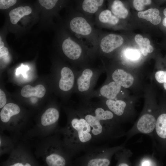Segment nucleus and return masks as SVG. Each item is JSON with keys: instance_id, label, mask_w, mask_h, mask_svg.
I'll list each match as a JSON object with an SVG mask.
<instances>
[{"instance_id": "obj_27", "label": "nucleus", "mask_w": 166, "mask_h": 166, "mask_svg": "<svg viewBox=\"0 0 166 166\" xmlns=\"http://www.w3.org/2000/svg\"><path fill=\"white\" fill-rule=\"evenodd\" d=\"M152 0H133V6L136 10L138 11L143 10L145 6L150 5Z\"/></svg>"}, {"instance_id": "obj_15", "label": "nucleus", "mask_w": 166, "mask_h": 166, "mask_svg": "<svg viewBox=\"0 0 166 166\" xmlns=\"http://www.w3.org/2000/svg\"><path fill=\"white\" fill-rule=\"evenodd\" d=\"M20 111V108L17 104L12 103L6 104L0 113L1 121L4 124H9Z\"/></svg>"}, {"instance_id": "obj_26", "label": "nucleus", "mask_w": 166, "mask_h": 166, "mask_svg": "<svg viewBox=\"0 0 166 166\" xmlns=\"http://www.w3.org/2000/svg\"><path fill=\"white\" fill-rule=\"evenodd\" d=\"M139 46L141 53L144 56H147L148 53H152L153 50V47L150 45V42L147 38H143L136 42Z\"/></svg>"}, {"instance_id": "obj_18", "label": "nucleus", "mask_w": 166, "mask_h": 166, "mask_svg": "<svg viewBox=\"0 0 166 166\" xmlns=\"http://www.w3.org/2000/svg\"><path fill=\"white\" fill-rule=\"evenodd\" d=\"M45 92V89L42 85H38L35 87L27 85L22 89L21 94L23 97L25 98L36 97L41 98L44 96Z\"/></svg>"}, {"instance_id": "obj_31", "label": "nucleus", "mask_w": 166, "mask_h": 166, "mask_svg": "<svg viewBox=\"0 0 166 166\" xmlns=\"http://www.w3.org/2000/svg\"><path fill=\"white\" fill-rule=\"evenodd\" d=\"M162 23L164 26L166 27V17L163 20Z\"/></svg>"}, {"instance_id": "obj_4", "label": "nucleus", "mask_w": 166, "mask_h": 166, "mask_svg": "<svg viewBox=\"0 0 166 166\" xmlns=\"http://www.w3.org/2000/svg\"><path fill=\"white\" fill-rule=\"evenodd\" d=\"M62 25L78 38L80 37L85 39L96 54L101 33L95 28L91 19L79 11H72Z\"/></svg>"}, {"instance_id": "obj_1", "label": "nucleus", "mask_w": 166, "mask_h": 166, "mask_svg": "<svg viewBox=\"0 0 166 166\" xmlns=\"http://www.w3.org/2000/svg\"><path fill=\"white\" fill-rule=\"evenodd\" d=\"M84 101L77 111L89 124L93 136H104L106 138H118L125 136V132L119 127L121 121L103 103H93L84 97Z\"/></svg>"}, {"instance_id": "obj_9", "label": "nucleus", "mask_w": 166, "mask_h": 166, "mask_svg": "<svg viewBox=\"0 0 166 166\" xmlns=\"http://www.w3.org/2000/svg\"><path fill=\"white\" fill-rule=\"evenodd\" d=\"M124 41L121 35L110 34L100 35L96 50L97 55L101 56L111 53L120 47Z\"/></svg>"}, {"instance_id": "obj_22", "label": "nucleus", "mask_w": 166, "mask_h": 166, "mask_svg": "<svg viewBox=\"0 0 166 166\" xmlns=\"http://www.w3.org/2000/svg\"><path fill=\"white\" fill-rule=\"evenodd\" d=\"M110 10L113 14L120 19L126 18L128 13V10L120 0L113 1L110 5Z\"/></svg>"}, {"instance_id": "obj_30", "label": "nucleus", "mask_w": 166, "mask_h": 166, "mask_svg": "<svg viewBox=\"0 0 166 166\" xmlns=\"http://www.w3.org/2000/svg\"><path fill=\"white\" fill-rule=\"evenodd\" d=\"M6 95L4 92L1 89H0V108H2L6 103Z\"/></svg>"}, {"instance_id": "obj_23", "label": "nucleus", "mask_w": 166, "mask_h": 166, "mask_svg": "<svg viewBox=\"0 0 166 166\" xmlns=\"http://www.w3.org/2000/svg\"><path fill=\"white\" fill-rule=\"evenodd\" d=\"M8 165L10 166H31L33 165V162L29 160L26 155L14 153L11 156Z\"/></svg>"}, {"instance_id": "obj_17", "label": "nucleus", "mask_w": 166, "mask_h": 166, "mask_svg": "<svg viewBox=\"0 0 166 166\" xmlns=\"http://www.w3.org/2000/svg\"><path fill=\"white\" fill-rule=\"evenodd\" d=\"M111 77L113 81L126 88L131 86L134 81L132 75L121 69H115L112 73Z\"/></svg>"}, {"instance_id": "obj_13", "label": "nucleus", "mask_w": 166, "mask_h": 166, "mask_svg": "<svg viewBox=\"0 0 166 166\" xmlns=\"http://www.w3.org/2000/svg\"><path fill=\"white\" fill-rule=\"evenodd\" d=\"M161 144L166 142V113L157 114L155 127L151 137Z\"/></svg>"}, {"instance_id": "obj_14", "label": "nucleus", "mask_w": 166, "mask_h": 166, "mask_svg": "<svg viewBox=\"0 0 166 166\" xmlns=\"http://www.w3.org/2000/svg\"><path fill=\"white\" fill-rule=\"evenodd\" d=\"M105 0H82L79 6V11L92 19L101 9Z\"/></svg>"}, {"instance_id": "obj_7", "label": "nucleus", "mask_w": 166, "mask_h": 166, "mask_svg": "<svg viewBox=\"0 0 166 166\" xmlns=\"http://www.w3.org/2000/svg\"><path fill=\"white\" fill-rule=\"evenodd\" d=\"M69 127L74 134L78 143L81 144L90 142L93 139L92 128L89 124L77 110L75 115L70 119Z\"/></svg>"}, {"instance_id": "obj_2", "label": "nucleus", "mask_w": 166, "mask_h": 166, "mask_svg": "<svg viewBox=\"0 0 166 166\" xmlns=\"http://www.w3.org/2000/svg\"><path fill=\"white\" fill-rule=\"evenodd\" d=\"M54 38L62 54L75 67L80 68L90 64L96 54L93 49L73 34L62 24L55 29Z\"/></svg>"}, {"instance_id": "obj_21", "label": "nucleus", "mask_w": 166, "mask_h": 166, "mask_svg": "<svg viewBox=\"0 0 166 166\" xmlns=\"http://www.w3.org/2000/svg\"><path fill=\"white\" fill-rule=\"evenodd\" d=\"M132 152L131 150L125 147L117 152L115 154V158L117 160V166H130L132 165L130 158L132 155Z\"/></svg>"}, {"instance_id": "obj_6", "label": "nucleus", "mask_w": 166, "mask_h": 166, "mask_svg": "<svg viewBox=\"0 0 166 166\" xmlns=\"http://www.w3.org/2000/svg\"><path fill=\"white\" fill-rule=\"evenodd\" d=\"M85 66L77 71L74 91L82 96H89L93 89L101 73V68Z\"/></svg>"}, {"instance_id": "obj_16", "label": "nucleus", "mask_w": 166, "mask_h": 166, "mask_svg": "<svg viewBox=\"0 0 166 166\" xmlns=\"http://www.w3.org/2000/svg\"><path fill=\"white\" fill-rule=\"evenodd\" d=\"M59 117L60 113L58 109L55 108H49L41 116L40 124L42 128L52 127L58 122Z\"/></svg>"}, {"instance_id": "obj_19", "label": "nucleus", "mask_w": 166, "mask_h": 166, "mask_svg": "<svg viewBox=\"0 0 166 166\" xmlns=\"http://www.w3.org/2000/svg\"><path fill=\"white\" fill-rule=\"evenodd\" d=\"M46 164L49 166H64L66 164L65 158L59 152L49 151L44 156Z\"/></svg>"}, {"instance_id": "obj_24", "label": "nucleus", "mask_w": 166, "mask_h": 166, "mask_svg": "<svg viewBox=\"0 0 166 166\" xmlns=\"http://www.w3.org/2000/svg\"><path fill=\"white\" fill-rule=\"evenodd\" d=\"M24 1V0H0V12L5 14Z\"/></svg>"}, {"instance_id": "obj_32", "label": "nucleus", "mask_w": 166, "mask_h": 166, "mask_svg": "<svg viewBox=\"0 0 166 166\" xmlns=\"http://www.w3.org/2000/svg\"><path fill=\"white\" fill-rule=\"evenodd\" d=\"M163 13L164 15L166 17V8H165L164 10Z\"/></svg>"}, {"instance_id": "obj_10", "label": "nucleus", "mask_w": 166, "mask_h": 166, "mask_svg": "<svg viewBox=\"0 0 166 166\" xmlns=\"http://www.w3.org/2000/svg\"><path fill=\"white\" fill-rule=\"evenodd\" d=\"M121 87L117 82L112 81L102 85L97 90L93 91L88 97H97L108 99H118V97Z\"/></svg>"}, {"instance_id": "obj_3", "label": "nucleus", "mask_w": 166, "mask_h": 166, "mask_svg": "<svg viewBox=\"0 0 166 166\" xmlns=\"http://www.w3.org/2000/svg\"><path fill=\"white\" fill-rule=\"evenodd\" d=\"M4 26L16 37L26 33L40 20V11L36 2L21 3L5 14Z\"/></svg>"}, {"instance_id": "obj_8", "label": "nucleus", "mask_w": 166, "mask_h": 166, "mask_svg": "<svg viewBox=\"0 0 166 166\" xmlns=\"http://www.w3.org/2000/svg\"><path fill=\"white\" fill-rule=\"evenodd\" d=\"M102 103L123 123L133 121L135 117L133 110L129 108L128 102L122 99H102Z\"/></svg>"}, {"instance_id": "obj_28", "label": "nucleus", "mask_w": 166, "mask_h": 166, "mask_svg": "<svg viewBox=\"0 0 166 166\" xmlns=\"http://www.w3.org/2000/svg\"><path fill=\"white\" fill-rule=\"evenodd\" d=\"M155 78L158 82L164 84V87L166 90V71L160 70L156 72Z\"/></svg>"}, {"instance_id": "obj_20", "label": "nucleus", "mask_w": 166, "mask_h": 166, "mask_svg": "<svg viewBox=\"0 0 166 166\" xmlns=\"http://www.w3.org/2000/svg\"><path fill=\"white\" fill-rule=\"evenodd\" d=\"M160 12L157 8H150L144 11H140L137 13L139 18L145 19L149 21L152 24L156 25L161 21V17L159 15Z\"/></svg>"}, {"instance_id": "obj_25", "label": "nucleus", "mask_w": 166, "mask_h": 166, "mask_svg": "<svg viewBox=\"0 0 166 166\" xmlns=\"http://www.w3.org/2000/svg\"><path fill=\"white\" fill-rule=\"evenodd\" d=\"M158 162L152 155H145L142 156L136 162L135 165L139 166L158 165Z\"/></svg>"}, {"instance_id": "obj_5", "label": "nucleus", "mask_w": 166, "mask_h": 166, "mask_svg": "<svg viewBox=\"0 0 166 166\" xmlns=\"http://www.w3.org/2000/svg\"><path fill=\"white\" fill-rule=\"evenodd\" d=\"M67 0H36L40 11L39 27L44 30L56 28L57 25L54 21L58 18L59 13Z\"/></svg>"}, {"instance_id": "obj_29", "label": "nucleus", "mask_w": 166, "mask_h": 166, "mask_svg": "<svg viewBox=\"0 0 166 166\" xmlns=\"http://www.w3.org/2000/svg\"><path fill=\"white\" fill-rule=\"evenodd\" d=\"M125 55L127 57L131 60H135L140 57L139 52L136 50L130 49L125 52Z\"/></svg>"}, {"instance_id": "obj_11", "label": "nucleus", "mask_w": 166, "mask_h": 166, "mask_svg": "<svg viewBox=\"0 0 166 166\" xmlns=\"http://www.w3.org/2000/svg\"><path fill=\"white\" fill-rule=\"evenodd\" d=\"M77 71L67 66L63 67L60 71V78L58 86L65 92L74 91Z\"/></svg>"}, {"instance_id": "obj_12", "label": "nucleus", "mask_w": 166, "mask_h": 166, "mask_svg": "<svg viewBox=\"0 0 166 166\" xmlns=\"http://www.w3.org/2000/svg\"><path fill=\"white\" fill-rule=\"evenodd\" d=\"M120 19L108 9H101L95 15L94 22L99 27L115 26L118 25Z\"/></svg>"}]
</instances>
